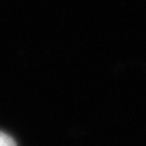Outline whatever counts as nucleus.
I'll return each mask as SVG.
<instances>
[{
	"label": "nucleus",
	"mask_w": 146,
	"mask_h": 146,
	"mask_svg": "<svg viewBox=\"0 0 146 146\" xmlns=\"http://www.w3.org/2000/svg\"><path fill=\"white\" fill-rule=\"evenodd\" d=\"M0 146H17L16 141L7 134L0 131Z\"/></svg>",
	"instance_id": "obj_1"
}]
</instances>
